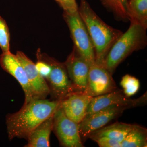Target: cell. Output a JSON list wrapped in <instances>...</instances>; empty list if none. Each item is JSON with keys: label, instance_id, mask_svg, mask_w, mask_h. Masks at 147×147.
<instances>
[{"label": "cell", "instance_id": "cell-1", "mask_svg": "<svg viewBox=\"0 0 147 147\" xmlns=\"http://www.w3.org/2000/svg\"><path fill=\"white\" fill-rule=\"evenodd\" d=\"M60 100L34 99L24 104L19 111L7 116L9 139H27L29 135L43 121L53 115Z\"/></svg>", "mask_w": 147, "mask_h": 147}, {"label": "cell", "instance_id": "cell-2", "mask_svg": "<svg viewBox=\"0 0 147 147\" xmlns=\"http://www.w3.org/2000/svg\"><path fill=\"white\" fill-rule=\"evenodd\" d=\"M78 11L94 47L95 62L103 65L110 48L123 32L105 23L86 0H81Z\"/></svg>", "mask_w": 147, "mask_h": 147}, {"label": "cell", "instance_id": "cell-3", "mask_svg": "<svg viewBox=\"0 0 147 147\" xmlns=\"http://www.w3.org/2000/svg\"><path fill=\"white\" fill-rule=\"evenodd\" d=\"M147 28L131 23L125 32L116 40L107 54L103 66L111 74L133 52L144 49L147 44Z\"/></svg>", "mask_w": 147, "mask_h": 147}, {"label": "cell", "instance_id": "cell-4", "mask_svg": "<svg viewBox=\"0 0 147 147\" xmlns=\"http://www.w3.org/2000/svg\"><path fill=\"white\" fill-rule=\"evenodd\" d=\"M147 98L138 102L129 104L111 105L86 116L79 123V133L83 143L88 139L90 134L96 130L106 126L109 123L119 117L125 110L146 103Z\"/></svg>", "mask_w": 147, "mask_h": 147}, {"label": "cell", "instance_id": "cell-5", "mask_svg": "<svg viewBox=\"0 0 147 147\" xmlns=\"http://www.w3.org/2000/svg\"><path fill=\"white\" fill-rule=\"evenodd\" d=\"M63 16L69 28L74 47L90 65H91L95 62L94 47L78 10L74 12L64 11Z\"/></svg>", "mask_w": 147, "mask_h": 147}, {"label": "cell", "instance_id": "cell-6", "mask_svg": "<svg viewBox=\"0 0 147 147\" xmlns=\"http://www.w3.org/2000/svg\"><path fill=\"white\" fill-rule=\"evenodd\" d=\"M53 131L62 146L84 147L79 133V124L66 115L60 104L53 115Z\"/></svg>", "mask_w": 147, "mask_h": 147}, {"label": "cell", "instance_id": "cell-7", "mask_svg": "<svg viewBox=\"0 0 147 147\" xmlns=\"http://www.w3.org/2000/svg\"><path fill=\"white\" fill-rule=\"evenodd\" d=\"M41 57V59L50 64L52 68L50 76L47 79L50 94L55 100L61 101L74 92L65 65L64 63L48 56Z\"/></svg>", "mask_w": 147, "mask_h": 147}, {"label": "cell", "instance_id": "cell-8", "mask_svg": "<svg viewBox=\"0 0 147 147\" xmlns=\"http://www.w3.org/2000/svg\"><path fill=\"white\" fill-rule=\"evenodd\" d=\"M112 76L103 65L95 62L90 65L88 83L84 93L94 97L118 89Z\"/></svg>", "mask_w": 147, "mask_h": 147}, {"label": "cell", "instance_id": "cell-9", "mask_svg": "<svg viewBox=\"0 0 147 147\" xmlns=\"http://www.w3.org/2000/svg\"><path fill=\"white\" fill-rule=\"evenodd\" d=\"M64 64L74 92L84 93L88 83L90 65L74 47Z\"/></svg>", "mask_w": 147, "mask_h": 147}, {"label": "cell", "instance_id": "cell-10", "mask_svg": "<svg viewBox=\"0 0 147 147\" xmlns=\"http://www.w3.org/2000/svg\"><path fill=\"white\" fill-rule=\"evenodd\" d=\"M0 65L4 71L13 76L21 85L25 94L24 104L33 100V94L26 74L16 55L11 52L3 53L0 56Z\"/></svg>", "mask_w": 147, "mask_h": 147}, {"label": "cell", "instance_id": "cell-11", "mask_svg": "<svg viewBox=\"0 0 147 147\" xmlns=\"http://www.w3.org/2000/svg\"><path fill=\"white\" fill-rule=\"evenodd\" d=\"M16 55L26 74L33 94V100L45 99L50 94V89L45 79L37 70L35 63L21 51H17Z\"/></svg>", "mask_w": 147, "mask_h": 147}, {"label": "cell", "instance_id": "cell-12", "mask_svg": "<svg viewBox=\"0 0 147 147\" xmlns=\"http://www.w3.org/2000/svg\"><path fill=\"white\" fill-rule=\"evenodd\" d=\"M92 98L83 93L73 92L61 100L60 106L69 118L79 124L86 117Z\"/></svg>", "mask_w": 147, "mask_h": 147}, {"label": "cell", "instance_id": "cell-13", "mask_svg": "<svg viewBox=\"0 0 147 147\" xmlns=\"http://www.w3.org/2000/svg\"><path fill=\"white\" fill-rule=\"evenodd\" d=\"M147 96L146 93L137 99H130L124 94L122 90L118 89L108 93L93 97L87 108L86 117L111 105L134 103L140 101Z\"/></svg>", "mask_w": 147, "mask_h": 147}, {"label": "cell", "instance_id": "cell-14", "mask_svg": "<svg viewBox=\"0 0 147 147\" xmlns=\"http://www.w3.org/2000/svg\"><path fill=\"white\" fill-rule=\"evenodd\" d=\"M53 115L47 119L32 131L27 139L28 142L25 147H50V134L53 128Z\"/></svg>", "mask_w": 147, "mask_h": 147}, {"label": "cell", "instance_id": "cell-15", "mask_svg": "<svg viewBox=\"0 0 147 147\" xmlns=\"http://www.w3.org/2000/svg\"><path fill=\"white\" fill-rule=\"evenodd\" d=\"M134 125L135 124L116 122L94 131L90 134L88 138L93 140L99 137H106L121 142Z\"/></svg>", "mask_w": 147, "mask_h": 147}, {"label": "cell", "instance_id": "cell-16", "mask_svg": "<svg viewBox=\"0 0 147 147\" xmlns=\"http://www.w3.org/2000/svg\"><path fill=\"white\" fill-rule=\"evenodd\" d=\"M129 21L147 28V0H127Z\"/></svg>", "mask_w": 147, "mask_h": 147}, {"label": "cell", "instance_id": "cell-17", "mask_svg": "<svg viewBox=\"0 0 147 147\" xmlns=\"http://www.w3.org/2000/svg\"><path fill=\"white\" fill-rule=\"evenodd\" d=\"M121 147H146V129L135 125L121 142Z\"/></svg>", "mask_w": 147, "mask_h": 147}, {"label": "cell", "instance_id": "cell-18", "mask_svg": "<svg viewBox=\"0 0 147 147\" xmlns=\"http://www.w3.org/2000/svg\"><path fill=\"white\" fill-rule=\"evenodd\" d=\"M103 6L111 12L119 21L127 22L129 21L127 0H100Z\"/></svg>", "mask_w": 147, "mask_h": 147}, {"label": "cell", "instance_id": "cell-19", "mask_svg": "<svg viewBox=\"0 0 147 147\" xmlns=\"http://www.w3.org/2000/svg\"><path fill=\"white\" fill-rule=\"evenodd\" d=\"M120 84L124 94L128 98L136 94L140 88L139 79L129 74H126L122 77Z\"/></svg>", "mask_w": 147, "mask_h": 147}, {"label": "cell", "instance_id": "cell-20", "mask_svg": "<svg viewBox=\"0 0 147 147\" xmlns=\"http://www.w3.org/2000/svg\"><path fill=\"white\" fill-rule=\"evenodd\" d=\"M10 35L8 26L4 19L0 16V47L3 53L10 51Z\"/></svg>", "mask_w": 147, "mask_h": 147}, {"label": "cell", "instance_id": "cell-21", "mask_svg": "<svg viewBox=\"0 0 147 147\" xmlns=\"http://www.w3.org/2000/svg\"><path fill=\"white\" fill-rule=\"evenodd\" d=\"M35 63L36 67L38 71L41 76L47 80L50 76L52 68L50 64L41 59L40 57Z\"/></svg>", "mask_w": 147, "mask_h": 147}, {"label": "cell", "instance_id": "cell-22", "mask_svg": "<svg viewBox=\"0 0 147 147\" xmlns=\"http://www.w3.org/2000/svg\"><path fill=\"white\" fill-rule=\"evenodd\" d=\"M92 140L100 147H121V142L108 137H99Z\"/></svg>", "mask_w": 147, "mask_h": 147}, {"label": "cell", "instance_id": "cell-23", "mask_svg": "<svg viewBox=\"0 0 147 147\" xmlns=\"http://www.w3.org/2000/svg\"><path fill=\"white\" fill-rule=\"evenodd\" d=\"M63 9L64 11L74 12L78 10L76 0H55Z\"/></svg>", "mask_w": 147, "mask_h": 147}]
</instances>
